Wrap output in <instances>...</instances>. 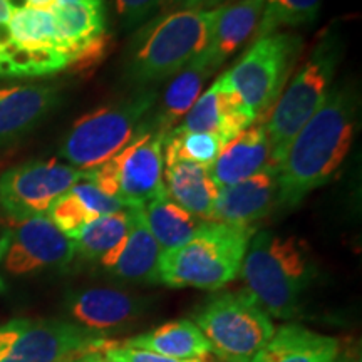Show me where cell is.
<instances>
[{
	"label": "cell",
	"instance_id": "9a60e30c",
	"mask_svg": "<svg viewBox=\"0 0 362 362\" xmlns=\"http://www.w3.org/2000/svg\"><path fill=\"white\" fill-rule=\"evenodd\" d=\"M275 208H279V175L277 166L269 165L250 178L220 188L210 221L253 228Z\"/></svg>",
	"mask_w": 362,
	"mask_h": 362
},
{
	"label": "cell",
	"instance_id": "5b68a950",
	"mask_svg": "<svg viewBox=\"0 0 362 362\" xmlns=\"http://www.w3.org/2000/svg\"><path fill=\"white\" fill-rule=\"evenodd\" d=\"M341 54L342 47L336 35H325L285 86L265 123L272 165L277 166L284 160L298 131L324 104Z\"/></svg>",
	"mask_w": 362,
	"mask_h": 362
},
{
	"label": "cell",
	"instance_id": "ab89813d",
	"mask_svg": "<svg viewBox=\"0 0 362 362\" xmlns=\"http://www.w3.org/2000/svg\"><path fill=\"white\" fill-rule=\"evenodd\" d=\"M0 52H2V47H0Z\"/></svg>",
	"mask_w": 362,
	"mask_h": 362
},
{
	"label": "cell",
	"instance_id": "4fadbf2b",
	"mask_svg": "<svg viewBox=\"0 0 362 362\" xmlns=\"http://www.w3.org/2000/svg\"><path fill=\"white\" fill-rule=\"evenodd\" d=\"M255 123V116L242 101L238 93L225 76L221 74L210 89L198 98L193 107L187 112L180 124H176L175 133H210L220 136L228 143L243 129Z\"/></svg>",
	"mask_w": 362,
	"mask_h": 362
},
{
	"label": "cell",
	"instance_id": "3957f363",
	"mask_svg": "<svg viewBox=\"0 0 362 362\" xmlns=\"http://www.w3.org/2000/svg\"><path fill=\"white\" fill-rule=\"evenodd\" d=\"M218 8H180L144 25L131 44L128 78L144 88L178 74L205 51Z\"/></svg>",
	"mask_w": 362,
	"mask_h": 362
},
{
	"label": "cell",
	"instance_id": "2e32d148",
	"mask_svg": "<svg viewBox=\"0 0 362 362\" xmlns=\"http://www.w3.org/2000/svg\"><path fill=\"white\" fill-rule=\"evenodd\" d=\"M146 309L143 298L117 288L94 287L71 293L67 312L76 325L104 336L110 330L124 327Z\"/></svg>",
	"mask_w": 362,
	"mask_h": 362
},
{
	"label": "cell",
	"instance_id": "44dd1931",
	"mask_svg": "<svg viewBox=\"0 0 362 362\" xmlns=\"http://www.w3.org/2000/svg\"><path fill=\"white\" fill-rule=\"evenodd\" d=\"M163 185L176 205L202 221H210L218 188L206 166L185 160L165 163Z\"/></svg>",
	"mask_w": 362,
	"mask_h": 362
},
{
	"label": "cell",
	"instance_id": "9c48e42d",
	"mask_svg": "<svg viewBox=\"0 0 362 362\" xmlns=\"http://www.w3.org/2000/svg\"><path fill=\"white\" fill-rule=\"evenodd\" d=\"M165 133L156 128L139 131L123 151L98 168L84 171L86 178L103 193L119 198L126 208L141 206L165 189L163 143Z\"/></svg>",
	"mask_w": 362,
	"mask_h": 362
},
{
	"label": "cell",
	"instance_id": "ffe728a7",
	"mask_svg": "<svg viewBox=\"0 0 362 362\" xmlns=\"http://www.w3.org/2000/svg\"><path fill=\"white\" fill-rule=\"evenodd\" d=\"M129 210L133 211V223L128 237L115 252L103 257L99 264L112 277L126 282L158 284V262H160L161 248L149 233L148 226L144 225L136 208Z\"/></svg>",
	"mask_w": 362,
	"mask_h": 362
},
{
	"label": "cell",
	"instance_id": "1f68e13d",
	"mask_svg": "<svg viewBox=\"0 0 362 362\" xmlns=\"http://www.w3.org/2000/svg\"><path fill=\"white\" fill-rule=\"evenodd\" d=\"M163 0H116L117 13L124 27H136L146 22L153 12L161 6Z\"/></svg>",
	"mask_w": 362,
	"mask_h": 362
},
{
	"label": "cell",
	"instance_id": "f1b7e54d",
	"mask_svg": "<svg viewBox=\"0 0 362 362\" xmlns=\"http://www.w3.org/2000/svg\"><path fill=\"white\" fill-rule=\"evenodd\" d=\"M47 216L69 238L74 237L89 221L96 218L71 189L52 203V206L47 211Z\"/></svg>",
	"mask_w": 362,
	"mask_h": 362
},
{
	"label": "cell",
	"instance_id": "603a6c76",
	"mask_svg": "<svg viewBox=\"0 0 362 362\" xmlns=\"http://www.w3.org/2000/svg\"><path fill=\"white\" fill-rule=\"evenodd\" d=\"M121 346L156 352L180 361L205 359L211 352L210 342L198 325L188 319L173 320L121 342Z\"/></svg>",
	"mask_w": 362,
	"mask_h": 362
},
{
	"label": "cell",
	"instance_id": "6da1fadb",
	"mask_svg": "<svg viewBox=\"0 0 362 362\" xmlns=\"http://www.w3.org/2000/svg\"><path fill=\"white\" fill-rule=\"evenodd\" d=\"M357 106L354 90L336 88L298 131L277 165L279 208L297 206L334 178L354 141Z\"/></svg>",
	"mask_w": 362,
	"mask_h": 362
},
{
	"label": "cell",
	"instance_id": "74e56055",
	"mask_svg": "<svg viewBox=\"0 0 362 362\" xmlns=\"http://www.w3.org/2000/svg\"><path fill=\"white\" fill-rule=\"evenodd\" d=\"M2 252H4V243L0 242V259H2ZM0 288H4V284H2V280H0Z\"/></svg>",
	"mask_w": 362,
	"mask_h": 362
},
{
	"label": "cell",
	"instance_id": "d6986e66",
	"mask_svg": "<svg viewBox=\"0 0 362 362\" xmlns=\"http://www.w3.org/2000/svg\"><path fill=\"white\" fill-rule=\"evenodd\" d=\"M59 103L51 86H13L0 89V146L33 131Z\"/></svg>",
	"mask_w": 362,
	"mask_h": 362
},
{
	"label": "cell",
	"instance_id": "83f0119b",
	"mask_svg": "<svg viewBox=\"0 0 362 362\" xmlns=\"http://www.w3.org/2000/svg\"><path fill=\"white\" fill-rule=\"evenodd\" d=\"M320 2L322 0H265L255 39L280 33L284 27L310 24L319 13Z\"/></svg>",
	"mask_w": 362,
	"mask_h": 362
},
{
	"label": "cell",
	"instance_id": "d590c367",
	"mask_svg": "<svg viewBox=\"0 0 362 362\" xmlns=\"http://www.w3.org/2000/svg\"><path fill=\"white\" fill-rule=\"evenodd\" d=\"M27 4L33 7H39V8H51L54 0H27Z\"/></svg>",
	"mask_w": 362,
	"mask_h": 362
},
{
	"label": "cell",
	"instance_id": "4316f807",
	"mask_svg": "<svg viewBox=\"0 0 362 362\" xmlns=\"http://www.w3.org/2000/svg\"><path fill=\"white\" fill-rule=\"evenodd\" d=\"M7 30L8 40L19 47H59L54 16L49 8L33 7L29 4L16 7L7 24Z\"/></svg>",
	"mask_w": 362,
	"mask_h": 362
},
{
	"label": "cell",
	"instance_id": "484cf974",
	"mask_svg": "<svg viewBox=\"0 0 362 362\" xmlns=\"http://www.w3.org/2000/svg\"><path fill=\"white\" fill-rule=\"evenodd\" d=\"M131 223H133V211L129 208L98 216L71 238L74 243V252L84 259L99 262L124 242Z\"/></svg>",
	"mask_w": 362,
	"mask_h": 362
},
{
	"label": "cell",
	"instance_id": "f35d334b",
	"mask_svg": "<svg viewBox=\"0 0 362 362\" xmlns=\"http://www.w3.org/2000/svg\"><path fill=\"white\" fill-rule=\"evenodd\" d=\"M200 362H215V361H206V359H202Z\"/></svg>",
	"mask_w": 362,
	"mask_h": 362
},
{
	"label": "cell",
	"instance_id": "4dcf8cb0",
	"mask_svg": "<svg viewBox=\"0 0 362 362\" xmlns=\"http://www.w3.org/2000/svg\"><path fill=\"white\" fill-rule=\"evenodd\" d=\"M101 354L111 362H200L202 361V359H194V361L171 359V357L160 356L156 354V352L134 349V347H126L115 342H110V346L104 347Z\"/></svg>",
	"mask_w": 362,
	"mask_h": 362
},
{
	"label": "cell",
	"instance_id": "d6a6232c",
	"mask_svg": "<svg viewBox=\"0 0 362 362\" xmlns=\"http://www.w3.org/2000/svg\"><path fill=\"white\" fill-rule=\"evenodd\" d=\"M62 362H111V361H107L99 351H94V352H86V354L69 357V359Z\"/></svg>",
	"mask_w": 362,
	"mask_h": 362
},
{
	"label": "cell",
	"instance_id": "8fae6325",
	"mask_svg": "<svg viewBox=\"0 0 362 362\" xmlns=\"http://www.w3.org/2000/svg\"><path fill=\"white\" fill-rule=\"evenodd\" d=\"M84 171L57 160L27 161L0 176V208L16 221L45 215Z\"/></svg>",
	"mask_w": 362,
	"mask_h": 362
},
{
	"label": "cell",
	"instance_id": "e575fe53",
	"mask_svg": "<svg viewBox=\"0 0 362 362\" xmlns=\"http://www.w3.org/2000/svg\"><path fill=\"white\" fill-rule=\"evenodd\" d=\"M180 6H183L185 8H203V7H210L215 6V4L221 2V0H176Z\"/></svg>",
	"mask_w": 362,
	"mask_h": 362
},
{
	"label": "cell",
	"instance_id": "cb8c5ba5",
	"mask_svg": "<svg viewBox=\"0 0 362 362\" xmlns=\"http://www.w3.org/2000/svg\"><path fill=\"white\" fill-rule=\"evenodd\" d=\"M136 211L148 226L149 233L156 240L161 252L183 245L203 223L200 218L176 205L166 189L143 203L141 206H136Z\"/></svg>",
	"mask_w": 362,
	"mask_h": 362
},
{
	"label": "cell",
	"instance_id": "8992f818",
	"mask_svg": "<svg viewBox=\"0 0 362 362\" xmlns=\"http://www.w3.org/2000/svg\"><path fill=\"white\" fill-rule=\"evenodd\" d=\"M155 90H139L79 117L61 144V156L79 171L111 160L141 131L143 117L155 104Z\"/></svg>",
	"mask_w": 362,
	"mask_h": 362
},
{
	"label": "cell",
	"instance_id": "d4e9b609",
	"mask_svg": "<svg viewBox=\"0 0 362 362\" xmlns=\"http://www.w3.org/2000/svg\"><path fill=\"white\" fill-rule=\"evenodd\" d=\"M211 74L214 72L205 64V61L197 56L178 74L173 76L165 96H163L160 110L156 112L155 128L168 134L198 101L205 83Z\"/></svg>",
	"mask_w": 362,
	"mask_h": 362
},
{
	"label": "cell",
	"instance_id": "7402d4cb",
	"mask_svg": "<svg viewBox=\"0 0 362 362\" xmlns=\"http://www.w3.org/2000/svg\"><path fill=\"white\" fill-rule=\"evenodd\" d=\"M339 341L302 325L287 324L275 330L252 362H336Z\"/></svg>",
	"mask_w": 362,
	"mask_h": 362
},
{
	"label": "cell",
	"instance_id": "836d02e7",
	"mask_svg": "<svg viewBox=\"0 0 362 362\" xmlns=\"http://www.w3.org/2000/svg\"><path fill=\"white\" fill-rule=\"evenodd\" d=\"M16 4L13 0H0V27H6L11 21Z\"/></svg>",
	"mask_w": 362,
	"mask_h": 362
},
{
	"label": "cell",
	"instance_id": "ba28073f",
	"mask_svg": "<svg viewBox=\"0 0 362 362\" xmlns=\"http://www.w3.org/2000/svg\"><path fill=\"white\" fill-rule=\"evenodd\" d=\"M302 45L304 40L298 35L287 33L257 37L237 64L223 74L259 123L269 119L287 86Z\"/></svg>",
	"mask_w": 362,
	"mask_h": 362
},
{
	"label": "cell",
	"instance_id": "7a4b0ae2",
	"mask_svg": "<svg viewBox=\"0 0 362 362\" xmlns=\"http://www.w3.org/2000/svg\"><path fill=\"white\" fill-rule=\"evenodd\" d=\"M245 291L270 317L292 319L315 279V262L304 240L274 232L253 233L242 264Z\"/></svg>",
	"mask_w": 362,
	"mask_h": 362
},
{
	"label": "cell",
	"instance_id": "e0dca14e",
	"mask_svg": "<svg viewBox=\"0 0 362 362\" xmlns=\"http://www.w3.org/2000/svg\"><path fill=\"white\" fill-rule=\"evenodd\" d=\"M269 165L270 143L265 124L253 123L225 144L218 158L208 166V173L220 189L250 178Z\"/></svg>",
	"mask_w": 362,
	"mask_h": 362
},
{
	"label": "cell",
	"instance_id": "7c38bea8",
	"mask_svg": "<svg viewBox=\"0 0 362 362\" xmlns=\"http://www.w3.org/2000/svg\"><path fill=\"white\" fill-rule=\"evenodd\" d=\"M4 265L12 275H25L45 269L64 267L76 255L74 243L47 215L17 221L2 240Z\"/></svg>",
	"mask_w": 362,
	"mask_h": 362
},
{
	"label": "cell",
	"instance_id": "ac0fdd59",
	"mask_svg": "<svg viewBox=\"0 0 362 362\" xmlns=\"http://www.w3.org/2000/svg\"><path fill=\"white\" fill-rule=\"evenodd\" d=\"M264 6L265 0H237L218 8L210 42L200 54L211 72L218 71L257 33Z\"/></svg>",
	"mask_w": 362,
	"mask_h": 362
},
{
	"label": "cell",
	"instance_id": "52a82bcc",
	"mask_svg": "<svg viewBox=\"0 0 362 362\" xmlns=\"http://www.w3.org/2000/svg\"><path fill=\"white\" fill-rule=\"evenodd\" d=\"M194 324L225 362H252L275 334L270 315L247 291L211 297L197 312Z\"/></svg>",
	"mask_w": 362,
	"mask_h": 362
},
{
	"label": "cell",
	"instance_id": "30bf717a",
	"mask_svg": "<svg viewBox=\"0 0 362 362\" xmlns=\"http://www.w3.org/2000/svg\"><path fill=\"white\" fill-rule=\"evenodd\" d=\"M107 346L104 336L64 320L13 319L0 325V362H62Z\"/></svg>",
	"mask_w": 362,
	"mask_h": 362
},
{
	"label": "cell",
	"instance_id": "f546056e",
	"mask_svg": "<svg viewBox=\"0 0 362 362\" xmlns=\"http://www.w3.org/2000/svg\"><path fill=\"white\" fill-rule=\"evenodd\" d=\"M71 192L79 198L81 203H83L90 214L96 216V218L103 215L116 214V211L119 210H126V206L123 205V202H121L119 198L110 197V194L103 193L96 185L90 183V181L86 178V173L83 178H81L78 183L71 188Z\"/></svg>",
	"mask_w": 362,
	"mask_h": 362
},
{
	"label": "cell",
	"instance_id": "277c9868",
	"mask_svg": "<svg viewBox=\"0 0 362 362\" xmlns=\"http://www.w3.org/2000/svg\"><path fill=\"white\" fill-rule=\"evenodd\" d=\"M255 228L203 221L183 245L161 252L158 284L218 291L240 275Z\"/></svg>",
	"mask_w": 362,
	"mask_h": 362
},
{
	"label": "cell",
	"instance_id": "8d00e7d4",
	"mask_svg": "<svg viewBox=\"0 0 362 362\" xmlns=\"http://www.w3.org/2000/svg\"><path fill=\"white\" fill-rule=\"evenodd\" d=\"M56 4H103V0H54Z\"/></svg>",
	"mask_w": 362,
	"mask_h": 362
},
{
	"label": "cell",
	"instance_id": "5bb4252c",
	"mask_svg": "<svg viewBox=\"0 0 362 362\" xmlns=\"http://www.w3.org/2000/svg\"><path fill=\"white\" fill-rule=\"evenodd\" d=\"M56 37L69 64L86 66L98 61L107 47L103 4H52Z\"/></svg>",
	"mask_w": 362,
	"mask_h": 362
}]
</instances>
